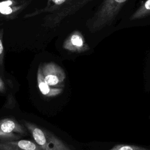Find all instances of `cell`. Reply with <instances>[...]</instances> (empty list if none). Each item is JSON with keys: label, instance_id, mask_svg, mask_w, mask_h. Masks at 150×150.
Masks as SVG:
<instances>
[{"label": "cell", "instance_id": "6da1fadb", "mask_svg": "<svg viewBox=\"0 0 150 150\" xmlns=\"http://www.w3.org/2000/svg\"><path fill=\"white\" fill-rule=\"evenodd\" d=\"M128 0H104L92 17L86 22L91 33L98 32L110 25Z\"/></svg>", "mask_w": 150, "mask_h": 150}, {"label": "cell", "instance_id": "7a4b0ae2", "mask_svg": "<svg viewBox=\"0 0 150 150\" xmlns=\"http://www.w3.org/2000/svg\"><path fill=\"white\" fill-rule=\"evenodd\" d=\"M22 124L31 134L35 142L43 150H72L50 131L26 120H22Z\"/></svg>", "mask_w": 150, "mask_h": 150}, {"label": "cell", "instance_id": "3957f363", "mask_svg": "<svg viewBox=\"0 0 150 150\" xmlns=\"http://www.w3.org/2000/svg\"><path fill=\"white\" fill-rule=\"evenodd\" d=\"M38 70L41 73L45 82L52 88H63L66 74L63 69L53 62L40 64Z\"/></svg>", "mask_w": 150, "mask_h": 150}, {"label": "cell", "instance_id": "277c9868", "mask_svg": "<svg viewBox=\"0 0 150 150\" xmlns=\"http://www.w3.org/2000/svg\"><path fill=\"white\" fill-rule=\"evenodd\" d=\"M27 133L25 126L13 118L0 120V141L19 140Z\"/></svg>", "mask_w": 150, "mask_h": 150}, {"label": "cell", "instance_id": "5b68a950", "mask_svg": "<svg viewBox=\"0 0 150 150\" xmlns=\"http://www.w3.org/2000/svg\"><path fill=\"white\" fill-rule=\"evenodd\" d=\"M30 2V0H0V20L16 18Z\"/></svg>", "mask_w": 150, "mask_h": 150}, {"label": "cell", "instance_id": "8992f818", "mask_svg": "<svg viewBox=\"0 0 150 150\" xmlns=\"http://www.w3.org/2000/svg\"><path fill=\"white\" fill-rule=\"evenodd\" d=\"M63 47L69 52L77 53L86 52L90 49L83 34L77 30L72 32L66 38Z\"/></svg>", "mask_w": 150, "mask_h": 150}, {"label": "cell", "instance_id": "52a82bcc", "mask_svg": "<svg viewBox=\"0 0 150 150\" xmlns=\"http://www.w3.org/2000/svg\"><path fill=\"white\" fill-rule=\"evenodd\" d=\"M74 1V0H47L45 6L42 8L36 9L33 12L26 14L24 18L33 17L43 13H49L50 14L57 12L69 5Z\"/></svg>", "mask_w": 150, "mask_h": 150}, {"label": "cell", "instance_id": "ba28073f", "mask_svg": "<svg viewBox=\"0 0 150 150\" xmlns=\"http://www.w3.org/2000/svg\"><path fill=\"white\" fill-rule=\"evenodd\" d=\"M0 150H43L35 141L19 139L0 141Z\"/></svg>", "mask_w": 150, "mask_h": 150}, {"label": "cell", "instance_id": "9c48e42d", "mask_svg": "<svg viewBox=\"0 0 150 150\" xmlns=\"http://www.w3.org/2000/svg\"><path fill=\"white\" fill-rule=\"evenodd\" d=\"M37 84L41 94L47 97H53L60 94L63 88H52L43 80L41 73L39 70L37 71Z\"/></svg>", "mask_w": 150, "mask_h": 150}, {"label": "cell", "instance_id": "30bf717a", "mask_svg": "<svg viewBox=\"0 0 150 150\" xmlns=\"http://www.w3.org/2000/svg\"><path fill=\"white\" fill-rule=\"evenodd\" d=\"M150 16V0L141 2L138 8L130 16L129 21H133Z\"/></svg>", "mask_w": 150, "mask_h": 150}, {"label": "cell", "instance_id": "8fae6325", "mask_svg": "<svg viewBox=\"0 0 150 150\" xmlns=\"http://www.w3.org/2000/svg\"><path fill=\"white\" fill-rule=\"evenodd\" d=\"M108 150H150V149L130 144H118Z\"/></svg>", "mask_w": 150, "mask_h": 150}, {"label": "cell", "instance_id": "7c38bea8", "mask_svg": "<svg viewBox=\"0 0 150 150\" xmlns=\"http://www.w3.org/2000/svg\"><path fill=\"white\" fill-rule=\"evenodd\" d=\"M4 35L3 29H0V73L4 74V48L2 43Z\"/></svg>", "mask_w": 150, "mask_h": 150}, {"label": "cell", "instance_id": "4fadbf2b", "mask_svg": "<svg viewBox=\"0 0 150 150\" xmlns=\"http://www.w3.org/2000/svg\"><path fill=\"white\" fill-rule=\"evenodd\" d=\"M15 101L14 97L12 96H9L4 106L8 108H12L15 106Z\"/></svg>", "mask_w": 150, "mask_h": 150}, {"label": "cell", "instance_id": "5bb4252c", "mask_svg": "<svg viewBox=\"0 0 150 150\" xmlns=\"http://www.w3.org/2000/svg\"><path fill=\"white\" fill-rule=\"evenodd\" d=\"M7 86L6 84V83L5 81L2 79L1 77H0V93H4L6 91Z\"/></svg>", "mask_w": 150, "mask_h": 150}]
</instances>
